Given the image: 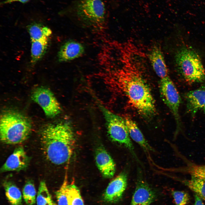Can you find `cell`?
I'll return each mask as SVG.
<instances>
[{"label": "cell", "instance_id": "cell-17", "mask_svg": "<svg viewBox=\"0 0 205 205\" xmlns=\"http://www.w3.org/2000/svg\"><path fill=\"white\" fill-rule=\"evenodd\" d=\"M49 37H44L40 39L31 41V62L34 65L45 54L49 46Z\"/></svg>", "mask_w": 205, "mask_h": 205}, {"label": "cell", "instance_id": "cell-22", "mask_svg": "<svg viewBox=\"0 0 205 205\" xmlns=\"http://www.w3.org/2000/svg\"><path fill=\"white\" fill-rule=\"evenodd\" d=\"M36 192L32 182L29 181L26 183L22 190L23 198L27 205H34L36 201Z\"/></svg>", "mask_w": 205, "mask_h": 205}, {"label": "cell", "instance_id": "cell-30", "mask_svg": "<svg viewBox=\"0 0 205 205\" xmlns=\"http://www.w3.org/2000/svg\"><path fill=\"white\" fill-rule=\"evenodd\" d=\"M203 110L204 111V114H205V102L204 107H203Z\"/></svg>", "mask_w": 205, "mask_h": 205}, {"label": "cell", "instance_id": "cell-15", "mask_svg": "<svg viewBox=\"0 0 205 205\" xmlns=\"http://www.w3.org/2000/svg\"><path fill=\"white\" fill-rule=\"evenodd\" d=\"M148 58L153 69L160 79L168 76L167 68L159 46L155 44L151 47L148 53Z\"/></svg>", "mask_w": 205, "mask_h": 205}, {"label": "cell", "instance_id": "cell-16", "mask_svg": "<svg viewBox=\"0 0 205 205\" xmlns=\"http://www.w3.org/2000/svg\"><path fill=\"white\" fill-rule=\"evenodd\" d=\"M130 137L148 153L153 151L152 147L148 143L136 123L129 117L124 118Z\"/></svg>", "mask_w": 205, "mask_h": 205}, {"label": "cell", "instance_id": "cell-14", "mask_svg": "<svg viewBox=\"0 0 205 205\" xmlns=\"http://www.w3.org/2000/svg\"><path fill=\"white\" fill-rule=\"evenodd\" d=\"M85 48L81 43L73 40L65 42L60 48L58 54L60 62L69 61L80 57L83 54Z\"/></svg>", "mask_w": 205, "mask_h": 205}, {"label": "cell", "instance_id": "cell-10", "mask_svg": "<svg viewBox=\"0 0 205 205\" xmlns=\"http://www.w3.org/2000/svg\"><path fill=\"white\" fill-rule=\"evenodd\" d=\"M29 159L22 147L16 148L8 157L1 169L2 172L19 171L26 168Z\"/></svg>", "mask_w": 205, "mask_h": 205}, {"label": "cell", "instance_id": "cell-9", "mask_svg": "<svg viewBox=\"0 0 205 205\" xmlns=\"http://www.w3.org/2000/svg\"><path fill=\"white\" fill-rule=\"evenodd\" d=\"M127 178L126 172L123 171L110 183L104 194L105 201L115 203L121 200L127 186Z\"/></svg>", "mask_w": 205, "mask_h": 205}, {"label": "cell", "instance_id": "cell-24", "mask_svg": "<svg viewBox=\"0 0 205 205\" xmlns=\"http://www.w3.org/2000/svg\"><path fill=\"white\" fill-rule=\"evenodd\" d=\"M68 184L67 179H65L61 187L56 192L58 205H68L67 194Z\"/></svg>", "mask_w": 205, "mask_h": 205}, {"label": "cell", "instance_id": "cell-18", "mask_svg": "<svg viewBox=\"0 0 205 205\" xmlns=\"http://www.w3.org/2000/svg\"><path fill=\"white\" fill-rule=\"evenodd\" d=\"M3 186L6 196L9 202L12 205H22V195L19 188L9 181L5 182Z\"/></svg>", "mask_w": 205, "mask_h": 205}, {"label": "cell", "instance_id": "cell-23", "mask_svg": "<svg viewBox=\"0 0 205 205\" xmlns=\"http://www.w3.org/2000/svg\"><path fill=\"white\" fill-rule=\"evenodd\" d=\"M53 201L45 182L41 181L39 184L36 197L37 205H46Z\"/></svg>", "mask_w": 205, "mask_h": 205}, {"label": "cell", "instance_id": "cell-13", "mask_svg": "<svg viewBox=\"0 0 205 205\" xmlns=\"http://www.w3.org/2000/svg\"><path fill=\"white\" fill-rule=\"evenodd\" d=\"M187 112L194 116L200 110L203 109L205 102V85L188 92L184 95Z\"/></svg>", "mask_w": 205, "mask_h": 205}, {"label": "cell", "instance_id": "cell-2", "mask_svg": "<svg viewBox=\"0 0 205 205\" xmlns=\"http://www.w3.org/2000/svg\"><path fill=\"white\" fill-rule=\"evenodd\" d=\"M41 143L47 159L60 165L67 162L73 154L75 138L73 128L66 122L50 124L41 133Z\"/></svg>", "mask_w": 205, "mask_h": 205}, {"label": "cell", "instance_id": "cell-7", "mask_svg": "<svg viewBox=\"0 0 205 205\" xmlns=\"http://www.w3.org/2000/svg\"><path fill=\"white\" fill-rule=\"evenodd\" d=\"M159 90L163 101L169 108L175 118L177 125L176 131L181 128V122L179 109L181 100L174 84L168 76L161 79Z\"/></svg>", "mask_w": 205, "mask_h": 205}, {"label": "cell", "instance_id": "cell-20", "mask_svg": "<svg viewBox=\"0 0 205 205\" xmlns=\"http://www.w3.org/2000/svg\"><path fill=\"white\" fill-rule=\"evenodd\" d=\"M185 184L201 198L205 200V181L191 176V178L184 181Z\"/></svg>", "mask_w": 205, "mask_h": 205}, {"label": "cell", "instance_id": "cell-12", "mask_svg": "<svg viewBox=\"0 0 205 205\" xmlns=\"http://www.w3.org/2000/svg\"><path fill=\"white\" fill-rule=\"evenodd\" d=\"M95 159L98 168L103 176L111 178L116 171L115 163L109 153L102 147L96 149Z\"/></svg>", "mask_w": 205, "mask_h": 205}, {"label": "cell", "instance_id": "cell-28", "mask_svg": "<svg viewBox=\"0 0 205 205\" xmlns=\"http://www.w3.org/2000/svg\"><path fill=\"white\" fill-rule=\"evenodd\" d=\"M194 196V205H205L202 201L201 198L197 195L195 194Z\"/></svg>", "mask_w": 205, "mask_h": 205}, {"label": "cell", "instance_id": "cell-29", "mask_svg": "<svg viewBox=\"0 0 205 205\" xmlns=\"http://www.w3.org/2000/svg\"><path fill=\"white\" fill-rule=\"evenodd\" d=\"M46 205H56V204L53 201Z\"/></svg>", "mask_w": 205, "mask_h": 205}, {"label": "cell", "instance_id": "cell-5", "mask_svg": "<svg viewBox=\"0 0 205 205\" xmlns=\"http://www.w3.org/2000/svg\"><path fill=\"white\" fill-rule=\"evenodd\" d=\"M99 106L105 121L110 138L114 142L124 146L137 159L124 118L112 112L101 104H99Z\"/></svg>", "mask_w": 205, "mask_h": 205}, {"label": "cell", "instance_id": "cell-1", "mask_svg": "<svg viewBox=\"0 0 205 205\" xmlns=\"http://www.w3.org/2000/svg\"><path fill=\"white\" fill-rule=\"evenodd\" d=\"M109 84L124 96L141 115L149 118L156 112L155 102L148 84L139 74L122 71L115 74Z\"/></svg>", "mask_w": 205, "mask_h": 205}, {"label": "cell", "instance_id": "cell-21", "mask_svg": "<svg viewBox=\"0 0 205 205\" xmlns=\"http://www.w3.org/2000/svg\"><path fill=\"white\" fill-rule=\"evenodd\" d=\"M67 194L68 205H84L80 191L75 185L68 184Z\"/></svg>", "mask_w": 205, "mask_h": 205}, {"label": "cell", "instance_id": "cell-11", "mask_svg": "<svg viewBox=\"0 0 205 205\" xmlns=\"http://www.w3.org/2000/svg\"><path fill=\"white\" fill-rule=\"evenodd\" d=\"M155 197V192L148 183L139 179L130 205H150Z\"/></svg>", "mask_w": 205, "mask_h": 205}, {"label": "cell", "instance_id": "cell-6", "mask_svg": "<svg viewBox=\"0 0 205 205\" xmlns=\"http://www.w3.org/2000/svg\"><path fill=\"white\" fill-rule=\"evenodd\" d=\"M76 12L80 20L89 25L100 26L105 21L106 10L101 0H83L77 5Z\"/></svg>", "mask_w": 205, "mask_h": 205}, {"label": "cell", "instance_id": "cell-27", "mask_svg": "<svg viewBox=\"0 0 205 205\" xmlns=\"http://www.w3.org/2000/svg\"><path fill=\"white\" fill-rule=\"evenodd\" d=\"M30 0H5L1 3V4L3 5L10 4L14 2H19L22 3H25Z\"/></svg>", "mask_w": 205, "mask_h": 205}, {"label": "cell", "instance_id": "cell-26", "mask_svg": "<svg viewBox=\"0 0 205 205\" xmlns=\"http://www.w3.org/2000/svg\"><path fill=\"white\" fill-rule=\"evenodd\" d=\"M188 171L191 176L205 181V165H193L189 169Z\"/></svg>", "mask_w": 205, "mask_h": 205}, {"label": "cell", "instance_id": "cell-4", "mask_svg": "<svg viewBox=\"0 0 205 205\" xmlns=\"http://www.w3.org/2000/svg\"><path fill=\"white\" fill-rule=\"evenodd\" d=\"M175 61L179 72L186 81L192 83L205 81V70L194 51L185 47L180 48L176 54Z\"/></svg>", "mask_w": 205, "mask_h": 205}, {"label": "cell", "instance_id": "cell-25", "mask_svg": "<svg viewBox=\"0 0 205 205\" xmlns=\"http://www.w3.org/2000/svg\"><path fill=\"white\" fill-rule=\"evenodd\" d=\"M172 194L176 205H186L188 202L189 196L186 192L174 190L172 191Z\"/></svg>", "mask_w": 205, "mask_h": 205}, {"label": "cell", "instance_id": "cell-3", "mask_svg": "<svg viewBox=\"0 0 205 205\" xmlns=\"http://www.w3.org/2000/svg\"><path fill=\"white\" fill-rule=\"evenodd\" d=\"M31 127L29 119L22 114L13 110L5 112L0 118L1 140L9 144L21 143L27 138Z\"/></svg>", "mask_w": 205, "mask_h": 205}, {"label": "cell", "instance_id": "cell-19", "mask_svg": "<svg viewBox=\"0 0 205 205\" xmlns=\"http://www.w3.org/2000/svg\"><path fill=\"white\" fill-rule=\"evenodd\" d=\"M31 41L37 40L44 37H49L52 33L51 30L41 24L34 23L27 27Z\"/></svg>", "mask_w": 205, "mask_h": 205}, {"label": "cell", "instance_id": "cell-8", "mask_svg": "<svg viewBox=\"0 0 205 205\" xmlns=\"http://www.w3.org/2000/svg\"><path fill=\"white\" fill-rule=\"evenodd\" d=\"M31 98L43 110L46 116L53 118L61 111L60 105L52 92L49 89L40 87L33 92Z\"/></svg>", "mask_w": 205, "mask_h": 205}]
</instances>
